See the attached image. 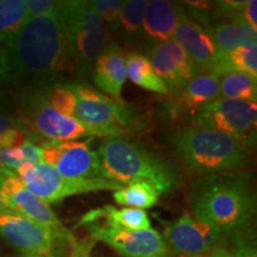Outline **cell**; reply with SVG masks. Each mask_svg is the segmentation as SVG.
<instances>
[{
    "instance_id": "obj_1",
    "label": "cell",
    "mask_w": 257,
    "mask_h": 257,
    "mask_svg": "<svg viewBox=\"0 0 257 257\" xmlns=\"http://www.w3.org/2000/svg\"><path fill=\"white\" fill-rule=\"evenodd\" d=\"M64 6L59 15L29 17L5 44L9 81L27 82L32 88H43L57 85L63 74L74 73Z\"/></svg>"
},
{
    "instance_id": "obj_2",
    "label": "cell",
    "mask_w": 257,
    "mask_h": 257,
    "mask_svg": "<svg viewBox=\"0 0 257 257\" xmlns=\"http://www.w3.org/2000/svg\"><path fill=\"white\" fill-rule=\"evenodd\" d=\"M250 187V178L242 174L202 179L192 193V216L223 233L242 229L255 213Z\"/></svg>"
},
{
    "instance_id": "obj_3",
    "label": "cell",
    "mask_w": 257,
    "mask_h": 257,
    "mask_svg": "<svg viewBox=\"0 0 257 257\" xmlns=\"http://www.w3.org/2000/svg\"><path fill=\"white\" fill-rule=\"evenodd\" d=\"M96 153L106 180L121 185L144 181L160 193L179 187L178 173L167 161L121 136L106 138Z\"/></svg>"
},
{
    "instance_id": "obj_4",
    "label": "cell",
    "mask_w": 257,
    "mask_h": 257,
    "mask_svg": "<svg viewBox=\"0 0 257 257\" xmlns=\"http://www.w3.org/2000/svg\"><path fill=\"white\" fill-rule=\"evenodd\" d=\"M176 156L195 174H226L245 167L246 147L218 131L185 127L173 138Z\"/></svg>"
},
{
    "instance_id": "obj_5",
    "label": "cell",
    "mask_w": 257,
    "mask_h": 257,
    "mask_svg": "<svg viewBox=\"0 0 257 257\" xmlns=\"http://www.w3.org/2000/svg\"><path fill=\"white\" fill-rule=\"evenodd\" d=\"M67 36L74 73L85 76L108 43V31L89 2L68 0L64 6Z\"/></svg>"
},
{
    "instance_id": "obj_6",
    "label": "cell",
    "mask_w": 257,
    "mask_h": 257,
    "mask_svg": "<svg viewBox=\"0 0 257 257\" xmlns=\"http://www.w3.org/2000/svg\"><path fill=\"white\" fill-rule=\"evenodd\" d=\"M21 118L29 136L43 137L47 141H76L82 137H111L104 130H99L82 123L75 117H66L48 104L41 88H32L21 98Z\"/></svg>"
},
{
    "instance_id": "obj_7",
    "label": "cell",
    "mask_w": 257,
    "mask_h": 257,
    "mask_svg": "<svg viewBox=\"0 0 257 257\" xmlns=\"http://www.w3.org/2000/svg\"><path fill=\"white\" fill-rule=\"evenodd\" d=\"M16 174L29 192L47 205L56 204L76 194L96 191H118L125 186L101 176L94 179L64 178L46 163H25Z\"/></svg>"
},
{
    "instance_id": "obj_8",
    "label": "cell",
    "mask_w": 257,
    "mask_h": 257,
    "mask_svg": "<svg viewBox=\"0 0 257 257\" xmlns=\"http://www.w3.org/2000/svg\"><path fill=\"white\" fill-rule=\"evenodd\" d=\"M193 126L218 131L251 146L256 136L257 102L218 98L201 106L192 119Z\"/></svg>"
},
{
    "instance_id": "obj_9",
    "label": "cell",
    "mask_w": 257,
    "mask_h": 257,
    "mask_svg": "<svg viewBox=\"0 0 257 257\" xmlns=\"http://www.w3.org/2000/svg\"><path fill=\"white\" fill-rule=\"evenodd\" d=\"M76 96L75 118L82 123L120 137L134 121V110L124 101H117L83 83H69Z\"/></svg>"
},
{
    "instance_id": "obj_10",
    "label": "cell",
    "mask_w": 257,
    "mask_h": 257,
    "mask_svg": "<svg viewBox=\"0 0 257 257\" xmlns=\"http://www.w3.org/2000/svg\"><path fill=\"white\" fill-rule=\"evenodd\" d=\"M0 236L24 255L54 257L59 240L74 244L68 230L56 231L16 213H0Z\"/></svg>"
},
{
    "instance_id": "obj_11",
    "label": "cell",
    "mask_w": 257,
    "mask_h": 257,
    "mask_svg": "<svg viewBox=\"0 0 257 257\" xmlns=\"http://www.w3.org/2000/svg\"><path fill=\"white\" fill-rule=\"evenodd\" d=\"M89 237L111 246L121 257H168L169 246L153 227L141 231L106 226L98 223L85 225Z\"/></svg>"
},
{
    "instance_id": "obj_12",
    "label": "cell",
    "mask_w": 257,
    "mask_h": 257,
    "mask_svg": "<svg viewBox=\"0 0 257 257\" xmlns=\"http://www.w3.org/2000/svg\"><path fill=\"white\" fill-rule=\"evenodd\" d=\"M42 162L64 178L94 179L100 176L98 153L87 142L46 141L42 143Z\"/></svg>"
},
{
    "instance_id": "obj_13",
    "label": "cell",
    "mask_w": 257,
    "mask_h": 257,
    "mask_svg": "<svg viewBox=\"0 0 257 257\" xmlns=\"http://www.w3.org/2000/svg\"><path fill=\"white\" fill-rule=\"evenodd\" d=\"M167 245L186 256H200L217 249L223 243V232L185 212L165 230Z\"/></svg>"
},
{
    "instance_id": "obj_14",
    "label": "cell",
    "mask_w": 257,
    "mask_h": 257,
    "mask_svg": "<svg viewBox=\"0 0 257 257\" xmlns=\"http://www.w3.org/2000/svg\"><path fill=\"white\" fill-rule=\"evenodd\" d=\"M148 59L168 91L173 93L181 89L198 73L186 51L173 40L154 44Z\"/></svg>"
},
{
    "instance_id": "obj_15",
    "label": "cell",
    "mask_w": 257,
    "mask_h": 257,
    "mask_svg": "<svg viewBox=\"0 0 257 257\" xmlns=\"http://www.w3.org/2000/svg\"><path fill=\"white\" fill-rule=\"evenodd\" d=\"M186 51L198 73H210L218 57V50L210 29L189 18L184 9L180 11L178 28L172 37Z\"/></svg>"
},
{
    "instance_id": "obj_16",
    "label": "cell",
    "mask_w": 257,
    "mask_h": 257,
    "mask_svg": "<svg viewBox=\"0 0 257 257\" xmlns=\"http://www.w3.org/2000/svg\"><path fill=\"white\" fill-rule=\"evenodd\" d=\"M0 191L4 194L11 212L50 229L61 232L67 231L49 205L29 192L15 172L4 179L0 185Z\"/></svg>"
},
{
    "instance_id": "obj_17",
    "label": "cell",
    "mask_w": 257,
    "mask_h": 257,
    "mask_svg": "<svg viewBox=\"0 0 257 257\" xmlns=\"http://www.w3.org/2000/svg\"><path fill=\"white\" fill-rule=\"evenodd\" d=\"M220 96L219 76L213 73H197L181 89L174 93L167 105V112L172 119L189 112L195 113L201 106Z\"/></svg>"
},
{
    "instance_id": "obj_18",
    "label": "cell",
    "mask_w": 257,
    "mask_h": 257,
    "mask_svg": "<svg viewBox=\"0 0 257 257\" xmlns=\"http://www.w3.org/2000/svg\"><path fill=\"white\" fill-rule=\"evenodd\" d=\"M93 67V80L102 94L105 93L114 100L123 101L121 91L126 81V68L121 48L114 42H108Z\"/></svg>"
},
{
    "instance_id": "obj_19",
    "label": "cell",
    "mask_w": 257,
    "mask_h": 257,
    "mask_svg": "<svg viewBox=\"0 0 257 257\" xmlns=\"http://www.w3.org/2000/svg\"><path fill=\"white\" fill-rule=\"evenodd\" d=\"M181 6L166 0L148 2L142 28L153 40L159 42L172 40L178 28Z\"/></svg>"
},
{
    "instance_id": "obj_20",
    "label": "cell",
    "mask_w": 257,
    "mask_h": 257,
    "mask_svg": "<svg viewBox=\"0 0 257 257\" xmlns=\"http://www.w3.org/2000/svg\"><path fill=\"white\" fill-rule=\"evenodd\" d=\"M99 220H104L102 225L106 226L130 231H141L152 227V221L144 210L131 207L115 208L111 205L87 212L83 214L79 225L98 223Z\"/></svg>"
},
{
    "instance_id": "obj_21",
    "label": "cell",
    "mask_w": 257,
    "mask_h": 257,
    "mask_svg": "<svg viewBox=\"0 0 257 257\" xmlns=\"http://www.w3.org/2000/svg\"><path fill=\"white\" fill-rule=\"evenodd\" d=\"M216 43L218 55L226 54L243 46H257L256 30L244 22L240 15L232 19L231 23H219L210 29Z\"/></svg>"
},
{
    "instance_id": "obj_22",
    "label": "cell",
    "mask_w": 257,
    "mask_h": 257,
    "mask_svg": "<svg viewBox=\"0 0 257 257\" xmlns=\"http://www.w3.org/2000/svg\"><path fill=\"white\" fill-rule=\"evenodd\" d=\"M125 68L126 78L138 87L159 94H167L169 92L166 83L155 73L148 56L143 54L128 53L125 56Z\"/></svg>"
},
{
    "instance_id": "obj_23",
    "label": "cell",
    "mask_w": 257,
    "mask_h": 257,
    "mask_svg": "<svg viewBox=\"0 0 257 257\" xmlns=\"http://www.w3.org/2000/svg\"><path fill=\"white\" fill-rule=\"evenodd\" d=\"M230 72L248 73L257 76V46H243L218 55L210 73L220 76Z\"/></svg>"
},
{
    "instance_id": "obj_24",
    "label": "cell",
    "mask_w": 257,
    "mask_h": 257,
    "mask_svg": "<svg viewBox=\"0 0 257 257\" xmlns=\"http://www.w3.org/2000/svg\"><path fill=\"white\" fill-rule=\"evenodd\" d=\"M219 92L225 99L256 101L257 76L243 72H230L219 76Z\"/></svg>"
},
{
    "instance_id": "obj_25",
    "label": "cell",
    "mask_w": 257,
    "mask_h": 257,
    "mask_svg": "<svg viewBox=\"0 0 257 257\" xmlns=\"http://www.w3.org/2000/svg\"><path fill=\"white\" fill-rule=\"evenodd\" d=\"M160 194L161 193L153 185L137 181L114 191L113 199L118 205H123L125 207L146 210L155 206L160 200Z\"/></svg>"
},
{
    "instance_id": "obj_26",
    "label": "cell",
    "mask_w": 257,
    "mask_h": 257,
    "mask_svg": "<svg viewBox=\"0 0 257 257\" xmlns=\"http://www.w3.org/2000/svg\"><path fill=\"white\" fill-rule=\"evenodd\" d=\"M29 18L25 0H0V44L5 46Z\"/></svg>"
},
{
    "instance_id": "obj_27",
    "label": "cell",
    "mask_w": 257,
    "mask_h": 257,
    "mask_svg": "<svg viewBox=\"0 0 257 257\" xmlns=\"http://www.w3.org/2000/svg\"><path fill=\"white\" fill-rule=\"evenodd\" d=\"M28 140L31 138L21 118L5 112L0 114V149L19 148Z\"/></svg>"
},
{
    "instance_id": "obj_28",
    "label": "cell",
    "mask_w": 257,
    "mask_h": 257,
    "mask_svg": "<svg viewBox=\"0 0 257 257\" xmlns=\"http://www.w3.org/2000/svg\"><path fill=\"white\" fill-rule=\"evenodd\" d=\"M41 89L44 93L48 104L54 110L66 117H75L76 96L70 89L69 83H57Z\"/></svg>"
},
{
    "instance_id": "obj_29",
    "label": "cell",
    "mask_w": 257,
    "mask_h": 257,
    "mask_svg": "<svg viewBox=\"0 0 257 257\" xmlns=\"http://www.w3.org/2000/svg\"><path fill=\"white\" fill-rule=\"evenodd\" d=\"M148 6L146 0H126L123 2L119 14V28L126 35H135L142 28L144 14Z\"/></svg>"
},
{
    "instance_id": "obj_30",
    "label": "cell",
    "mask_w": 257,
    "mask_h": 257,
    "mask_svg": "<svg viewBox=\"0 0 257 257\" xmlns=\"http://www.w3.org/2000/svg\"><path fill=\"white\" fill-rule=\"evenodd\" d=\"M89 4L104 22L106 28L110 27L112 30L119 29V14L123 5L121 0H93Z\"/></svg>"
},
{
    "instance_id": "obj_31",
    "label": "cell",
    "mask_w": 257,
    "mask_h": 257,
    "mask_svg": "<svg viewBox=\"0 0 257 257\" xmlns=\"http://www.w3.org/2000/svg\"><path fill=\"white\" fill-rule=\"evenodd\" d=\"M29 17H46L59 15L63 10L64 2L55 0H25Z\"/></svg>"
},
{
    "instance_id": "obj_32",
    "label": "cell",
    "mask_w": 257,
    "mask_h": 257,
    "mask_svg": "<svg viewBox=\"0 0 257 257\" xmlns=\"http://www.w3.org/2000/svg\"><path fill=\"white\" fill-rule=\"evenodd\" d=\"M25 163H27V161H25L23 153L19 148L0 149V166L3 168L11 170V172H17Z\"/></svg>"
},
{
    "instance_id": "obj_33",
    "label": "cell",
    "mask_w": 257,
    "mask_h": 257,
    "mask_svg": "<svg viewBox=\"0 0 257 257\" xmlns=\"http://www.w3.org/2000/svg\"><path fill=\"white\" fill-rule=\"evenodd\" d=\"M19 149L23 153L24 159L27 161V163L30 165H38L42 162V149L41 146H37L36 143L32 142V141L28 140L19 147Z\"/></svg>"
},
{
    "instance_id": "obj_34",
    "label": "cell",
    "mask_w": 257,
    "mask_h": 257,
    "mask_svg": "<svg viewBox=\"0 0 257 257\" xmlns=\"http://www.w3.org/2000/svg\"><path fill=\"white\" fill-rule=\"evenodd\" d=\"M233 257H257L255 244L245 237L238 236L234 239Z\"/></svg>"
},
{
    "instance_id": "obj_35",
    "label": "cell",
    "mask_w": 257,
    "mask_h": 257,
    "mask_svg": "<svg viewBox=\"0 0 257 257\" xmlns=\"http://www.w3.org/2000/svg\"><path fill=\"white\" fill-rule=\"evenodd\" d=\"M94 245L95 240L91 237L83 238L80 242H75L73 244L72 251L67 257H91Z\"/></svg>"
},
{
    "instance_id": "obj_36",
    "label": "cell",
    "mask_w": 257,
    "mask_h": 257,
    "mask_svg": "<svg viewBox=\"0 0 257 257\" xmlns=\"http://www.w3.org/2000/svg\"><path fill=\"white\" fill-rule=\"evenodd\" d=\"M239 15L250 28H252L253 30H256L257 29V2L256 0H249V2L244 3Z\"/></svg>"
},
{
    "instance_id": "obj_37",
    "label": "cell",
    "mask_w": 257,
    "mask_h": 257,
    "mask_svg": "<svg viewBox=\"0 0 257 257\" xmlns=\"http://www.w3.org/2000/svg\"><path fill=\"white\" fill-rule=\"evenodd\" d=\"M9 81V68L4 47L0 44V85Z\"/></svg>"
},
{
    "instance_id": "obj_38",
    "label": "cell",
    "mask_w": 257,
    "mask_h": 257,
    "mask_svg": "<svg viewBox=\"0 0 257 257\" xmlns=\"http://www.w3.org/2000/svg\"><path fill=\"white\" fill-rule=\"evenodd\" d=\"M0 213H14V212H11V210L9 208L8 202H6V199L2 191H0Z\"/></svg>"
},
{
    "instance_id": "obj_39",
    "label": "cell",
    "mask_w": 257,
    "mask_h": 257,
    "mask_svg": "<svg viewBox=\"0 0 257 257\" xmlns=\"http://www.w3.org/2000/svg\"><path fill=\"white\" fill-rule=\"evenodd\" d=\"M207 257H233V256L227 251H224V250H217L216 252L212 253L211 256H207Z\"/></svg>"
},
{
    "instance_id": "obj_40",
    "label": "cell",
    "mask_w": 257,
    "mask_h": 257,
    "mask_svg": "<svg viewBox=\"0 0 257 257\" xmlns=\"http://www.w3.org/2000/svg\"><path fill=\"white\" fill-rule=\"evenodd\" d=\"M11 173H12L11 170H8V169L3 168V167L0 166V185H2V182L4 181V179L6 178V176L11 174Z\"/></svg>"
},
{
    "instance_id": "obj_41",
    "label": "cell",
    "mask_w": 257,
    "mask_h": 257,
    "mask_svg": "<svg viewBox=\"0 0 257 257\" xmlns=\"http://www.w3.org/2000/svg\"><path fill=\"white\" fill-rule=\"evenodd\" d=\"M4 108H5V96L4 93H3L2 88H0V114L4 113Z\"/></svg>"
},
{
    "instance_id": "obj_42",
    "label": "cell",
    "mask_w": 257,
    "mask_h": 257,
    "mask_svg": "<svg viewBox=\"0 0 257 257\" xmlns=\"http://www.w3.org/2000/svg\"><path fill=\"white\" fill-rule=\"evenodd\" d=\"M21 257H44V256H38V255H23Z\"/></svg>"
},
{
    "instance_id": "obj_43",
    "label": "cell",
    "mask_w": 257,
    "mask_h": 257,
    "mask_svg": "<svg viewBox=\"0 0 257 257\" xmlns=\"http://www.w3.org/2000/svg\"><path fill=\"white\" fill-rule=\"evenodd\" d=\"M195 257H202V256H195Z\"/></svg>"
}]
</instances>
